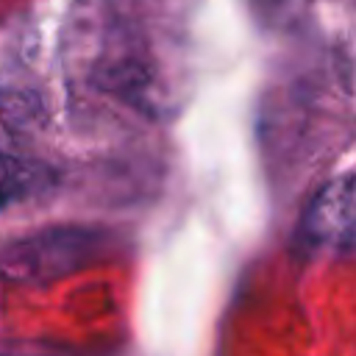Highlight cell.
<instances>
[{
	"label": "cell",
	"instance_id": "obj_1",
	"mask_svg": "<svg viewBox=\"0 0 356 356\" xmlns=\"http://www.w3.org/2000/svg\"><path fill=\"white\" fill-rule=\"evenodd\" d=\"M108 248V234L89 225H53L0 250V278L19 286H42L92 264Z\"/></svg>",
	"mask_w": 356,
	"mask_h": 356
},
{
	"label": "cell",
	"instance_id": "obj_2",
	"mask_svg": "<svg viewBox=\"0 0 356 356\" xmlns=\"http://www.w3.org/2000/svg\"><path fill=\"white\" fill-rule=\"evenodd\" d=\"M353 186H356V178L350 170L325 181L306 203L298 222L295 242L303 245L309 253H317V250L348 253L353 245V222H356Z\"/></svg>",
	"mask_w": 356,
	"mask_h": 356
},
{
	"label": "cell",
	"instance_id": "obj_3",
	"mask_svg": "<svg viewBox=\"0 0 356 356\" xmlns=\"http://www.w3.org/2000/svg\"><path fill=\"white\" fill-rule=\"evenodd\" d=\"M56 184V172L39 161L0 153V214L33 195L47 192Z\"/></svg>",
	"mask_w": 356,
	"mask_h": 356
},
{
	"label": "cell",
	"instance_id": "obj_4",
	"mask_svg": "<svg viewBox=\"0 0 356 356\" xmlns=\"http://www.w3.org/2000/svg\"><path fill=\"white\" fill-rule=\"evenodd\" d=\"M14 356H58V353H14Z\"/></svg>",
	"mask_w": 356,
	"mask_h": 356
}]
</instances>
